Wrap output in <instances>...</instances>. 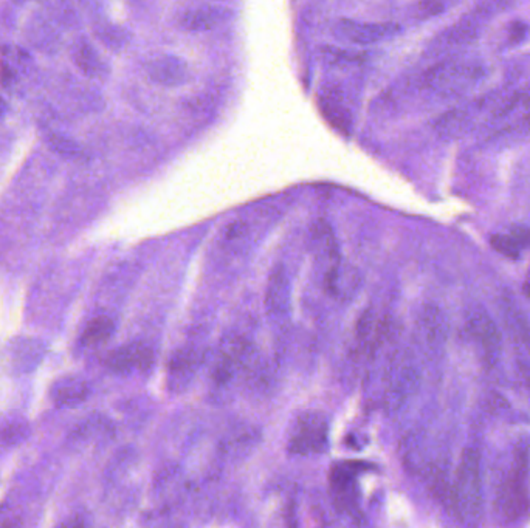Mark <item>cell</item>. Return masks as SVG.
<instances>
[{
	"mask_svg": "<svg viewBox=\"0 0 530 528\" xmlns=\"http://www.w3.org/2000/svg\"><path fill=\"white\" fill-rule=\"evenodd\" d=\"M482 504L481 456L475 448H465L447 512L464 525H478L482 519Z\"/></svg>",
	"mask_w": 530,
	"mask_h": 528,
	"instance_id": "1",
	"label": "cell"
},
{
	"mask_svg": "<svg viewBox=\"0 0 530 528\" xmlns=\"http://www.w3.org/2000/svg\"><path fill=\"white\" fill-rule=\"evenodd\" d=\"M530 447L521 441L515 448L512 465L497 491V512L507 523L525 521L530 513Z\"/></svg>",
	"mask_w": 530,
	"mask_h": 528,
	"instance_id": "2",
	"label": "cell"
},
{
	"mask_svg": "<svg viewBox=\"0 0 530 528\" xmlns=\"http://www.w3.org/2000/svg\"><path fill=\"white\" fill-rule=\"evenodd\" d=\"M512 5L514 0H479L470 12L465 13L458 23L432 41L430 53L441 55L475 42L484 28L501 13L507 12Z\"/></svg>",
	"mask_w": 530,
	"mask_h": 528,
	"instance_id": "3",
	"label": "cell"
},
{
	"mask_svg": "<svg viewBox=\"0 0 530 528\" xmlns=\"http://www.w3.org/2000/svg\"><path fill=\"white\" fill-rule=\"evenodd\" d=\"M482 77L484 67L481 64L471 60H445L422 75L421 86L423 90L443 98H453L475 86Z\"/></svg>",
	"mask_w": 530,
	"mask_h": 528,
	"instance_id": "4",
	"label": "cell"
},
{
	"mask_svg": "<svg viewBox=\"0 0 530 528\" xmlns=\"http://www.w3.org/2000/svg\"><path fill=\"white\" fill-rule=\"evenodd\" d=\"M318 109L324 120L334 127L335 131L350 135L354 125L352 104L349 95L343 84L337 81L323 82L317 92Z\"/></svg>",
	"mask_w": 530,
	"mask_h": 528,
	"instance_id": "5",
	"label": "cell"
},
{
	"mask_svg": "<svg viewBox=\"0 0 530 528\" xmlns=\"http://www.w3.org/2000/svg\"><path fill=\"white\" fill-rule=\"evenodd\" d=\"M467 332L479 344L486 365L497 366L503 352V335L497 322L481 305H471L465 315Z\"/></svg>",
	"mask_w": 530,
	"mask_h": 528,
	"instance_id": "6",
	"label": "cell"
},
{
	"mask_svg": "<svg viewBox=\"0 0 530 528\" xmlns=\"http://www.w3.org/2000/svg\"><path fill=\"white\" fill-rule=\"evenodd\" d=\"M404 28L395 23H360L352 19H339L332 27V34L350 44L376 45L397 38Z\"/></svg>",
	"mask_w": 530,
	"mask_h": 528,
	"instance_id": "7",
	"label": "cell"
},
{
	"mask_svg": "<svg viewBox=\"0 0 530 528\" xmlns=\"http://www.w3.org/2000/svg\"><path fill=\"white\" fill-rule=\"evenodd\" d=\"M385 382L386 387L383 395V406L388 412H395L406 403L411 395L417 393L421 386V374L410 363L395 361L389 366Z\"/></svg>",
	"mask_w": 530,
	"mask_h": 528,
	"instance_id": "8",
	"label": "cell"
},
{
	"mask_svg": "<svg viewBox=\"0 0 530 528\" xmlns=\"http://www.w3.org/2000/svg\"><path fill=\"white\" fill-rule=\"evenodd\" d=\"M328 447V420L317 412H307L301 415L296 421L289 449L293 454H320Z\"/></svg>",
	"mask_w": 530,
	"mask_h": 528,
	"instance_id": "9",
	"label": "cell"
},
{
	"mask_svg": "<svg viewBox=\"0 0 530 528\" xmlns=\"http://www.w3.org/2000/svg\"><path fill=\"white\" fill-rule=\"evenodd\" d=\"M490 103H492L490 97H484V98L475 99L471 103L465 104L458 109L450 110L436 121V125H434L436 132L442 138H451V140L464 136L473 129L476 121L484 114V110L488 107Z\"/></svg>",
	"mask_w": 530,
	"mask_h": 528,
	"instance_id": "10",
	"label": "cell"
},
{
	"mask_svg": "<svg viewBox=\"0 0 530 528\" xmlns=\"http://www.w3.org/2000/svg\"><path fill=\"white\" fill-rule=\"evenodd\" d=\"M253 350L250 344L235 338L220 348L219 357L214 363L213 380L216 384L224 386L235 378L237 372L246 369L252 360Z\"/></svg>",
	"mask_w": 530,
	"mask_h": 528,
	"instance_id": "11",
	"label": "cell"
},
{
	"mask_svg": "<svg viewBox=\"0 0 530 528\" xmlns=\"http://www.w3.org/2000/svg\"><path fill=\"white\" fill-rule=\"evenodd\" d=\"M149 79L162 88H179L190 79L186 60L175 55L155 56L144 66Z\"/></svg>",
	"mask_w": 530,
	"mask_h": 528,
	"instance_id": "12",
	"label": "cell"
},
{
	"mask_svg": "<svg viewBox=\"0 0 530 528\" xmlns=\"http://www.w3.org/2000/svg\"><path fill=\"white\" fill-rule=\"evenodd\" d=\"M233 17H235V12L228 6H197L181 14L179 25L186 33H205L230 23Z\"/></svg>",
	"mask_w": 530,
	"mask_h": 528,
	"instance_id": "13",
	"label": "cell"
},
{
	"mask_svg": "<svg viewBox=\"0 0 530 528\" xmlns=\"http://www.w3.org/2000/svg\"><path fill=\"white\" fill-rule=\"evenodd\" d=\"M422 339L432 354H441L449 338V320L436 304L423 305L419 318Z\"/></svg>",
	"mask_w": 530,
	"mask_h": 528,
	"instance_id": "14",
	"label": "cell"
},
{
	"mask_svg": "<svg viewBox=\"0 0 530 528\" xmlns=\"http://www.w3.org/2000/svg\"><path fill=\"white\" fill-rule=\"evenodd\" d=\"M153 363L151 348L143 344L134 343L123 346L110 352L106 366L116 374H129L132 371L148 369Z\"/></svg>",
	"mask_w": 530,
	"mask_h": 528,
	"instance_id": "15",
	"label": "cell"
},
{
	"mask_svg": "<svg viewBox=\"0 0 530 528\" xmlns=\"http://www.w3.org/2000/svg\"><path fill=\"white\" fill-rule=\"evenodd\" d=\"M391 332V322L386 318H378L372 310L361 315L357 322V343L360 346L361 352L365 355H372L386 341Z\"/></svg>",
	"mask_w": 530,
	"mask_h": 528,
	"instance_id": "16",
	"label": "cell"
},
{
	"mask_svg": "<svg viewBox=\"0 0 530 528\" xmlns=\"http://www.w3.org/2000/svg\"><path fill=\"white\" fill-rule=\"evenodd\" d=\"M71 60L82 75L93 79H104L109 75V66L101 58L98 50L86 38L78 39L71 47Z\"/></svg>",
	"mask_w": 530,
	"mask_h": 528,
	"instance_id": "17",
	"label": "cell"
},
{
	"mask_svg": "<svg viewBox=\"0 0 530 528\" xmlns=\"http://www.w3.org/2000/svg\"><path fill=\"white\" fill-rule=\"evenodd\" d=\"M265 307L272 318H284L289 313L290 283L283 268L278 267L268 279Z\"/></svg>",
	"mask_w": 530,
	"mask_h": 528,
	"instance_id": "18",
	"label": "cell"
},
{
	"mask_svg": "<svg viewBox=\"0 0 530 528\" xmlns=\"http://www.w3.org/2000/svg\"><path fill=\"white\" fill-rule=\"evenodd\" d=\"M313 244H315V253L320 257V261L328 264V274L337 270L339 268L337 267L339 265V250L335 245L334 235L329 228V225L318 222L313 227Z\"/></svg>",
	"mask_w": 530,
	"mask_h": 528,
	"instance_id": "19",
	"label": "cell"
},
{
	"mask_svg": "<svg viewBox=\"0 0 530 528\" xmlns=\"http://www.w3.org/2000/svg\"><path fill=\"white\" fill-rule=\"evenodd\" d=\"M88 394V387L86 383L79 380H66V382L58 383V386L53 389V398L60 406H71V404L81 403L86 400Z\"/></svg>",
	"mask_w": 530,
	"mask_h": 528,
	"instance_id": "20",
	"label": "cell"
},
{
	"mask_svg": "<svg viewBox=\"0 0 530 528\" xmlns=\"http://www.w3.org/2000/svg\"><path fill=\"white\" fill-rule=\"evenodd\" d=\"M518 110H525V114L530 110V82L518 90H515L510 97L504 99L501 106L493 112V116L499 120V118H506L508 115L515 114Z\"/></svg>",
	"mask_w": 530,
	"mask_h": 528,
	"instance_id": "21",
	"label": "cell"
},
{
	"mask_svg": "<svg viewBox=\"0 0 530 528\" xmlns=\"http://www.w3.org/2000/svg\"><path fill=\"white\" fill-rule=\"evenodd\" d=\"M196 355L192 352H179L174 358L171 360L170 378L171 382H175L181 386V382H188L191 378L192 371L196 367Z\"/></svg>",
	"mask_w": 530,
	"mask_h": 528,
	"instance_id": "22",
	"label": "cell"
},
{
	"mask_svg": "<svg viewBox=\"0 0 530 528\" xmlns=\"http://www.w3.org/2000/svg\"><path fill=\"white\" fill-rule=\"evenodd\" d=\"M114 333V322L107 320V318H97L88 324L84 337H82V343L88 346H97V344H103L107 341Z\"/></svg>",
	"mask_w": 530,
	"mask_h": 528,
	"instance_id": "23",
	"label": "cell"
},
{
	"mask_svg": "<svg viewBox=\"0 0 530 528\" xmlns=\"http://www.w3.org/2000/svg\"><path fill=\"white\" fill-rule=\"evenodd\" d=\"M97 36L106 47L112 50L123 49L127 44V41H129V34H127L126 30L116 27V25H110V23L98 27Z\"/></svg>",
	"mask_w": 530,
	"mask_h": 528,
	"instance_id": "24",
	"label": "cell"
},
{
	"mask_svg": "<svg viewBox=\"0 0 530 528\" xmlns=\"http://www.w3.org/2000/svg\"><path fill=\"white\" fill-rule=\"evenodd\" d=\"M47 144L53 153H58L60 157L75 158L81 153V147L75 140H71L66 135H60V134H50L47 136Z\"/></svg>",
	"mask_w": 530,
	"mask_h": 528,
	"instance_id": "25",
	"label": "cell"
},
{
	"mask_svg": "<svg viewBox=\"0 0 530 528\" xmlns=\"http://www.w3.org/2000/svg\"><path fill=\"white\" fill-rule=\"evenodd\" d=\"M320 55L329 64H357V62H365L367 55L363 53H350L348 50L335 49V47H321Z\"/></svg>",
	"mask_w": 530,
	"mask_h": 528,
	"instance_id": "26",
	"label": "cell"
},
{
	"mask_svg": "<svg viewBox=\"0 0 530 528\" xmlns=\"http://www.w3.org/2000/svg\"><path fill=\"white\" fill-rule=\"evenodd\" d=\"M492 246L495 250L499 253V255H503V256L510 257V259H518L519 257V251H521V245H519L518 242L510 236H504V235H497L493 236L492 240Z\"/></svg>",
	"mask_w": 530,
	"mask_h": 528,
	"instance_id": "27",
	"label": "cell"
},
{
	"mask_svg": "<svg viewBox=\"0 0 530 528\" xmlns=\"http://www.w3.org/2000/svg\"><path fill=\"white\" fill-rule=\"evenodd\" d=\"M530 36V25L525 21H512L507 27V42L512 47L521 45L527 41Z\"/></svg>",
	"mask_w": 530,
	"mask_h": 528,
	"instance_id": "28",
	"label": "cell"
},
{
	"mask_svg": "<svg viewBox=\"0 0 530 528\" xmlns=\"http://www.w3.org/2000/svg\"><path fill=\"white\" fill-rule=\"evenodd\" d=\"M512 237H514L519 245L530 246V229L525 227H514L512 228Z\"/></svg>",
	"mask_w": 530,
	"mask_h": 528,
	"instance_id": "29",
	"label": "cell"
},
{
	"mask_svg": "<svg viewBox=\"0 0 530 528\" xmlns=\"http://www.w3.org/2000/svg\"><path fill=\"white\" fill-rule=\"evenodd\" d=\"M518 367L519 372H521V375H523V378H525V384H527V387H529L530 391V365L527 363V361L521 360L518 361Z\"/></svg>",
	"mask_w": 530,
	"mask_h": 528,
	"instance_id": "30",
	"label": "cell"
},
{
	"mask_svg": "<svg viewBox=\"0 0 530 528\" xmlns=\"http://www.w3.org/2000/svg\"><path fill=\"white\" fill-rule=\"evenodd\" d=\"M5 112H6L5 101H4V99H2V97H0V116H4V115H5Z\"/></svg>",
	"mask_w": 530,
	"mask_h": 528,
	"instance_id": "31",
	"label": "cell"
},
{
	"mask_svg": "<svg viewBox=\"0 0 530 528\" xmlns=\"http://www.w3.org/2000/svg\"><path fill=\"white\" fill-rule=\"evenodd\" d=\"M525 129H527V131L530 132V110H529V112H527V114H525Z\"/></svg>",
	"mask_w": 530,
	"mask_h": 528,
	"instance_id": "32",
	"label": "cell"
},
{
	"mask_svg": "<svg viewBox=\"0 0 530 528\" xmlns=\"http://www.w3.org/2000/svg\"><path fill=\"white\" fill-rule=\"evenodd\" d=\"M525 294H527V296H529V298H530V281H529V283H525Z\"/></svg>",
	"mask_w": 530,
	"mask_h": 528,
	"instance_id": "33",
	"label": "cell"
}]
</instances>
